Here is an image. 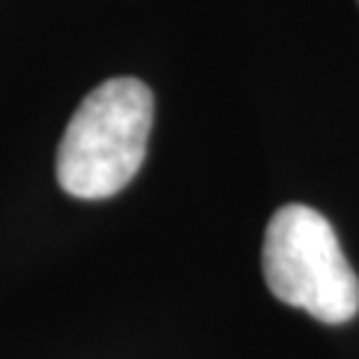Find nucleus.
I'll use <instances>...</instances> for the list:
<instances>
[{
  "label": "nucleus",
  "mask_w": 359,
  "mask_h": 359,
  "mask_svg": "<svg viewBox=\"0 0 359 359\" xmlns=\"http://www.w3.org/2000/svg\"><path fill=\"white\" fill-rule=\"evenodd\" d=\"M153 93L138 78H111L84 96L57 147L66 195L102 201L129 186L147 156Z\"/></svg>",
  "instance_id": "nucleus-1"
},
{
  "label": "nucleus",
  "mask_w": 359,
  "mask_h": 359,
  "mask_svg": "<svg viewBox=\"0 0 359 359\" xmlns=\"http://www.w3.org/2000/svg\"><path fill=\"white\" fill-rule=\"evenodd\" d=\"M264 278L276 299L320 323H347L359 311V278L332 224L311 207L287 204L273 212L264 237Z\"/></svg>",
  "instance_id": "nucleus-2"
}]
</instances>
